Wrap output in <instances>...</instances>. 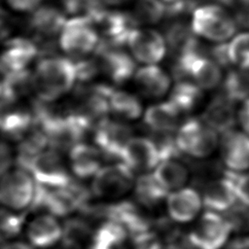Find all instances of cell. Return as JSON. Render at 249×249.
<instances>
[{
	"label": "cell",
	"instance_id": "cell-1",
	"mask_svg": "<svg viewBox=\"0 0 249 249\" xmlns=\"http://www.w3.org/2000/svg\"><path fill=\"white\" fill-rule=\"evenodd\" d=\"M37 98L53 102L68 93L77 82L74 61L62 56H46L36 64L33 72Z\"/></svg>",
	"mask_w": 249,
	"mask_h": 249
},
{
	"label": "cell",
	"instance_id": "cell-2",
	"mask_svg": "<svg viewBox=\"0 0 249 249\" xmlns=\"http://www.w3.org/2000/svg\"><path fill=\"white\" fill-rule=\"evenodd\" d=\"M191 28L196 36L215 43H224L234 34L236 22L219 4H205L193 11Z\"/></svg>",
	"mask_w": 249,
	"mask_h": 249
},
{
	"label": "cell",
	"instance_id": "cell-3",
	"mask_svg": "<svg viewBox=\"0 0 249 249\" xmlns=\"http://www.w3.org/2000/svg\"><path fill=\"white\" fill-rule=\"evenodd\" d=\"M99 33L89 17L80 16L67 19L58 38L60 49L75 58L87 57L96 52Z\"/></svg>",
	"mask_w": 249,
	"mask_h": 249
},
{
	"label": "cell",
	"instance_id": "cell-4",
	"mask_svg": "<svg viewBox=\"0 0 249 249\" xmlns=\"http://www.w3.org/2000/svg\"><path fill=\"white\" fill-rule=\"evenodd\" d=\"M175 139L180 153L196 160L208 158L219 143L217 131L202 119L195 118L180 124Z\"/></svg>",
	"mask_w": 249,
	"mask_h": 249
},
{
	"label": "cell",
	"instance_id": "cell-5",
	"mask_svg": "<svg viewBox=\"0 0 249 249\" xmlns=\"http://www.w3.org/2000/svg\"><path fill=\"white\" fill-rule=\"evenodd\" d=\"M37 191V182L29 171L21 167L2 174L0 199L4 208L22 212L30 209Z\"/></svg>",
	"mask_w": 249,
	"mask_h": 249
},
{
	"label": "cell",
	"instance_id": "cell-6",
	"mask_svg": "<svg viewBox=\"0 0 249 249\" xmlns=\"http://www.w3.org/2000/svg\"><path fill=\"white\" fill-rule=\"evenodd\" d=\"M134 184L133 170L119 162L101 167L93 176L90 191L97 198L117 200L131 191Z\"/></svg>",
	"mask_w": 249,
	"mask_h": 249
},
{
	"label": "cell",
	"instance_id": "cell-7",
	"mask_svg": "<svg viewBox=\"0 0 249 249\" xmlns=\"http://www.w3.org/2000/svg\"><path fill=\"white\" fill-rule=\"evenodd\" d=\"M24 169L31 173L38 184L48 188L63 187L73 181L70 167L61 152L53 148L46 149L31 159Z\"/></svg>",
	"mask_w": 249,
	"mask_h": 249
},
{
	"label": "cell",
	"instance_id": "cell-8",
	"mask_svg": "<svg viewBox=\"0 0 249 249\" xmlns=\"http://www.w3.org/2000/svg\"><path fill=\"white\" fill-rule=\"evenodd\" d=\"M231 232L224 216L207 210L187 233L192 249H221Z\"/></svg>",
	"mask_w": 249,
	"mask_h": 249
},
{
	"label": "cell",
	"instance_id": "cell-9",
	"mask_svg": "<svg viewBox=\"0 0 249 249\" xmlns=\"http://www.w3.org/2000/svg\"><path fill=\"white\" fill-rule=\"evenodd\" d=\"M132 57L145 65L161 61L167 52V43L160 32L154 28H134L126 41Z\"/></svg>",
	"mask_w": 249,
	"mask_h": 249
},
{
	"label": "cell",
	"instance_id": "cell-10",
	"mask_svg": "<svg viewBox=\"0 0 249 249\" xmlns=\"http://www.w3.org/2000/svg\"><path fill=\"white\" fill-rule=\"evenodd\" d=\"M133 129L122 120L106 118L93 129V141L104 159L120 160L126 143L133 137Z\"/></svg>",
	"mask_w": 249,
	"mask_h": 249
},
{
	"label": "cell",
	"instance_id": "cell-11",
	"mask_svg": "<svg viewBox=\"0 0 249 249\" xmlns=\"http://www.w3.org/2000/svg\"><path fill=\"white\" fill-rule=\"evenodd\" d=\"M100 71L112 82L122 85L134 76L135 59L124 52L121 46L100 42L97 51Z\"/></svg>",
	"mask_w": 249,
	"mask_h": 249
},
{
	"label": "cell",
	"instance_id": "cell-12",
	"mask_svg": "<svg viewBox=\"0 0 249 249\" xmlns=\"http://www.w3.org/2000/svg\"><path fill=\"white\" fill-rule=\"evenodd\" d=\"M120 160L133 171L148 173L160 162V155L150 137L137 136L126 143Z\"/></svg>",
	"mask_w": 249,
	"mask_h": 249
},
{
	"label": "cell",
	"instance_id": "cell-13",
	"mask_svg": "<svg viewBox=\"0 0 249 249\" xmlns=\"http://www.w3.org/2000/svg\"><path fill=\"white\" fill-rule=\"evenodd\" d=\"M39 55L38 45L30 39L14 37L4 43L1 55V72L3 76L27 69V66Z\"/></svg>",
	"mask_w": 249,
	"mask_h": 249
},
{
	"label": "cell",
	"instance_id": "cell-14",
	"mask_svg": "<svg viewBox=\"0 0 249 249\" xmlns=\"http://www.w3.org/2000/svg\"><path fill=\"white\" fill-rule=\"evenodd\" d=\"M165 200L167 215L177 224H186L195 220L203 205L202 196L196 190L189 187L171 192Z\"/></svg>",
	"mask_w": 249,
	"mask_h": 249
},
{
	"label": "cell",
	"instance_id": "cell-15",
	"mask_svg": "<svg viewBox=\"0 0 249 249\" xmlns=\"http://www.w3.org/2000/svg\"><path fill=\"white\" fill-rule=\"evenodd\" d=\"M63 228L57 218L49 213L35 216L26 226L25 233L34 248H48L61 240Z\"/></svg>",
	"mask_w": 249,
	"mask_h": 249
},
{
	"label": "cell",
	"instance_id": "cell-16",
	"mask_svg": "<svg viewBox=\"0 0 249 249\" xmlns=\"http://www.w3.org/2000/svg\"><path fill=\"white\" fill-rule=\"evenodd\" d=\"M221 155L230 171L242 172L249 168V134L230 130L224 133Z\"/></svg>",
	"mask_w": 249,
	"mask_h": 249
},
{
	"label": "cell",
	"instance_id": "cell-17",
	"mask_svg": "<svg viewBox=\"0 0 249 249\" xmlns=\"http://www.w3.org/2000/svg\"><path fill=\"white\" fill-rule=\"evenodd\" d=\"M133 77L138 92L145 98L160 99L170 89L171 78L169 74L156 64L140 67Z\"/></svg>",
	"mask_w": 249,
	"mask_h": 249
},
{
	"label": "cell",
	"instance_id": "cell-18",
	"mask_svg": "<svg viewBox=\"0 0 249 249\" xmlns=\"http://www.w3.org/2000/svg\"><path fill=\"white\" fill-rule=\"evenodd\" d=\"M103 159V154L95 145L81 142L69 150L68 165L76 177L89 179L100 170Z\"/></svg>",
	"mask_w": 249,
	"mask_h": 249
},
{
	"label": "cell",
	"instance_id": "cell-19",
	"mask_svg": "<svg viewBox=\"0 0 249 249\" xmlns=\"http://www.w3.org/2000/svg\"><path fill=\"white\" fill-rule=\"evenodd\" d=\"M65 13L53 5H42L31 12L29 26L40 40H49L60 34L65 22Z\"/></svg>",
	"mask_w": 249,
	"mask_h": 249
},
{
	"label": "cell",
	"instance_id": "cell-20",
	"mask_svg": "<svg viewBox=\"0 0 249 249\" xmlns=\"http://www.w3.org/2000/svg\"><path fill=\"white\" fill-rule=\"evenodd\" d=\"M203 205L207 210L226 212L236 203V193L233 183L226 175L207 183L202 192Z\"/></svg>",
	"mask_w": 249,
	"mask_h": 249
},
{
	"label": "cell",
	"instance_id": "cell-21",
	"mask_svg": "<svg viewBox=\"0 0 249 249\" xmlns=\"http://www.w3.org/2000/svg\"><path fill=\"white\" fill-rule=\"evenodd\" d=\"M1 127L8 139L20 141L37 124L33 110L17 107L16 103L2 107Z\"/></svg>",
	"mask_w": 249,
	"mask_h": 249
},
{
	"label": "cell",
	"instance_id": "cell-22",
	"mask_svg": "<svg viewBox=\"0 0 249 249\" xmlns=\"http://www.w3.org/2000/svg\"><path fill=\"white\" fill-rule=\"evenodd\" d=\"M181 113L169 101L151 105L144 113V124L153 132L171 133L179 128Z\"/></svg>",
	"mask_w": 249,
	"mask_h": 249
},
{
	"label": "cell",
	"instance_id": "cell-23",
	"mask_svg": "<svg viewBox=\"0 0 249 249\" xmlns=\"http://www.w3.org/2000/svg\"><path fill=\"white\" fill-rule=\"evenodd\" d=\"M34 89L33 73L25 69L20 72L3 76L1 86L2 107L15 104L18 99L26 96Z\"/></svg>",
	"mask_w": 249,
	"mask_h": 249
},
{
	"label": "cell",
	"instance_id": "cell-24",
	"mask_svg": "<svg viewBox=\"0 0 249 249\" xmlns=\"http://www.w3.org/2000/svg\"><path fill=\"white\" fill-rule=\"evenodd\" d=\"M201 119L217 132L226 133L231 130L235 122L233 101L225 95L215 97L205 109Z\"/></svg>",
	"mask_w": 249,
	"mask_h": 249
},
{
	"label": "cell",
	"instance_id": "cell-25",
	"mask_svg": "<svg viewBox=\"0 0 249 249\" xmlns=\"http://www.w3.org/2000/svg\"><path fill=\"white\" fill-rule=\"evenodd\" d=\"M153 175L168 193L184 188L190 177L187 165L176 159L161 160L154 169Z\"/></svg>",
	"mask_w": 249,
	"mask_h": 249
},
{
	"label": "cell",
	"instance_id": "cell-26",
	"mask_svg": "<svg viewBox=\"0 0 249 249\" xmlns=\"http://www.w3.org/2000/svg\"><path fill=\"white\" fill-rule=\"evenodd\" d=\"M108 104L110 113L122 121H135L143 113V107L140 98L123 89L112 88L108 93Z\"/></svg>",
	"mask_w": 249,
	"mask_h": 249
},
{
	"label": "cell",
	"instance_id": "cell-27",
	"mask_svg": "<svg viewBox=\"0 0 249 249\" xmlns=\"http://www.w3.org/2000/svg\"><path fill=\"white\" fill-rule=\"evenodd\" d=\"M61 244L64 249H86L91 243L93 231L85 217H71L62 225Z\"/></svg>",
	"mask_w": 249,
	"mask_h": 249
},
{
	"label": "cell",
	"instance_id": "cell-28",
	"mask_svg": "<svg viewBox=\"0 0 249 249\" xmlns=\"http://www.w3.org/2000/svg\"><path fill=\"white\" fill-rule=\"evenodd\" d=\"M203 89L195 82L179 80L171 89L169 101L183 114H189L195 111L201 103Z\"/></svg>",
	"mask_w": 249,
	"mask_h": 249
},
{
	"label": "cell",
	"instance_id": "cell-29",
	"mask_svg": "<svg viewBox=\"0 0 249 249\" xmlns=\"http://www.w3.org/2000/svg\"><path fill=\"white\" fill-rule=\"evenodd\" d=\"M134 195L141 207L156 208L169 195L155 179L153 173H142L135 181Z\"/></svg>",
	"mask_w": 249,
	"mask_h": 249
},
{
	"label": "cell",
	"instance_id": "cell-30",
	"mask_svg": "<svg viewBox=\"0 0 249 249\" xmlns=\"http://www.w3.org/2000/svg\"><path fill=\"white\" fill-rule=\"evenodd\" d=\"M131 14L138 25H153L164 18L166 6L161 0H136Z\"/></svg>",
	"mask_w": 249,
	"mask_h": 249
},
{
	"label": "cell",
	"instance_id": "cell-31",
	"mask_svg": "<svg viewBox=\"0 0 249 249\" xmlns=\"http://www.w3.org/2000/svg\"><path fill=\"white\" fill-rule=\"evenodd\" d=\"M243 71L230 72L224 82V95L233 102L249 97V74Z\"/></svg>",
	"mask_w": 249,
	"mask_h": 249
},
{
	"label": "cell",
	"instance_id": "cell-32",
	"mask_svg": "<svg viewBox=\"0 0 249 249\" xmlns=\"http://www.w3.org/2000/svg\"><path fill=\"white\" fill-rule=\"evenodd\" d=\"M228 55L231 64L241 70H249V32L234 36L228 44Z\"/></svg>",
	"mask_w": 249,
	"mask_h": 249
},
{
	"label": "cell",
	"instance_id": "cell-33",
	"mask_svg": "<svg viewBox=\"0 0 249 249\" xmlns=\"http://www.w3.org/2000/svg\"><path fill=\"white\" fill-rule=\"evenodd\" d=\"M26 212H16L6 208L1 211L0 231L3 241H10L18 236L23 230Z\"/></svg>",
	"mask_w": 249,
	"mask_h": 249
},
{
	"label": "cell",
	"instance_id": "cell-34",
	"mask_svg": "<svg viewBox=\"0 0 249 249\" xmlns=\"http://www.w3.org/2000/svg\"><path fill=\"white\" fill-rule=\"evenodd\" d=\"M225 219L231 226V231L246 232L249 231V206L242 203H235L229 210L224 212Z\"/></svg>",
	"mask_w": 249,
	"mask_h": 249
},
{
	"label": "cell",
	"instance_id": "cell-35",
	"mask_svg": "<svg viewBox=\"0 0 249 249\" xmlns=\"http://www.w3.org/2000/svg\"><path fill=\"white\" fill-rule=\"evenodd\" d=\"M131 249H163L161 237L154 231H148L130 237Z\"/></svg>",
	"mask_w": 249,
	"mask_h": 249
},
{
	"label": "cell",
	"instance_id": "cell-36",
	"mask_svg": "<svg viewBox=\"0 0 249 249\" xmlns=\"http://www.w3.org/2000/svg\"><path fill=\"white\" fill-rule=\"evenodd\" d=\"M225 175L233 183L237 198L249 206V172L239 173L228 170Z\"/></svg>",
	"mask_w": 249,
	"mask_h": 249
},
{
	"label": "cell",
	"instance_id": "cell-37",
	"mask_svg": "<svg viewBox=\"0 0 249 249\" xmlns=\"http://www.w3.org/2000/svg\"><path fill=\"white\" fill-rule=\"evenodd\" d=\"M42 0H7L8 5L17 12H33Z\"/></svg>",
	"mask_w": 249,
	"mask_h": 249
},
{
	"label": "cell",
	"instance_id": "cell-38",
	"mask_svg": "<svg viewBox=\"0 0 249 249\" xmlns=\"http://www.w3.org/2000/svg\"><path fill=\"white\" fill-rule=\"evenodd\" d=\"M12 162H13L12 150L10 149L7 143L3 142L1 145V175L4 174L9 169H11Z\"/></svg>",
	"mask_w": 249,
	"mask_h": 249
},
{
	"label": "cell",
	"instance_id": "cell-39",
	"mask_svg": "<svg viewBox=\"0 0 249 249\" xmlns=\"http://www.w3.org/2000/svg\"><path fill=\"white\" fill-rule=\"evenodd\" d=\"M238 120L242 128L249 134V97L246 98L238 112Z\"/></svg>",
	"mask_w": 249,
	"mask_h": 249
},
{
	"label": "cell",
	"instance_id": "cell-40",
	"mask_svg": "<svg viewBox=\"0 0 249 249\" xmlns=\"http://www.w3.org/2000/svg\"><path fill=\"white\" fill-rule=\"evenodd\" d=\"M226 249H249V236L234 238L227 244Z\"/></svg>",
	"mask_w": 249,
	"mask_h": 249
},
{
	"label": "cell",
	"instance_id": "cell-41",
	"mask_svg": "<svg viewBox=\"0 0 249 249\" xmlns=\"http://www.w3.org/2000/svg\"><path fill=\"white\" fill-rule=\"evenodd\" d=\"M1 249H34V247L27 242L19 241V240H12L3 243Z\"/></svg>",
	"mask_w": 249,
	"mask_h": 249
},
{
	"label": "cell",
	"instance_id": "cell-42",
	"mask_svg": "<svg viewBox=\"0 0 249 249\" xmlns=\"http://www.w3.org/2000/svg\"><path fill=\"white\" fill-rule=\"evenodd\" d=\"M165 6L166 9H172V8H178L186 3L187 0H161Z\"/></svg>",
	"mask_w": 249,
	"mask_h": 249
},
{
	"label": "cell",
	"instance_id": "cell-43",
	"mask_svg": "<svg viewBox=\"0 0 249 249\" xmlns=\"http://www.w3.org/2000/svg\"><path fill=\"white\" fill-rule=\"evenodd\" d=\"M103 5H109V6H119L124 3H125L128 0H99Z\"/></svg>",
	"mask_w": 249,
	"mask_h": 249
},
{
	"label": "cell",
	"instance_id": "cell-44",
	"mask_svg": "<svg viewBox=\"0 0 249 249\" xmlns=\"http://www.w3.org/2000/svg\"><path fill=\"white\" fill-rule=\"evenodd\" d=\"M86 249H108V248H106L100 244H97L95 242H91L89 246H87Z\"/></svg>",
	"mask_w": 249,
	"mask_h": 249
},
{
	"label": "cell",
	"instance_id": "cell-45",
	"mask_svg": "<svg viewBox=\"0 0 249 249\" xmlns=\"http://www.w3.org/2000/svg\"><path fill=\"white\" fill-rule=\"evenodd\" d=\"M239 3L241 5H244V6H249V0H238Z\"/></svg>",
	"mask_w": 249,
	"mask_h": 249
}]
</instances>
